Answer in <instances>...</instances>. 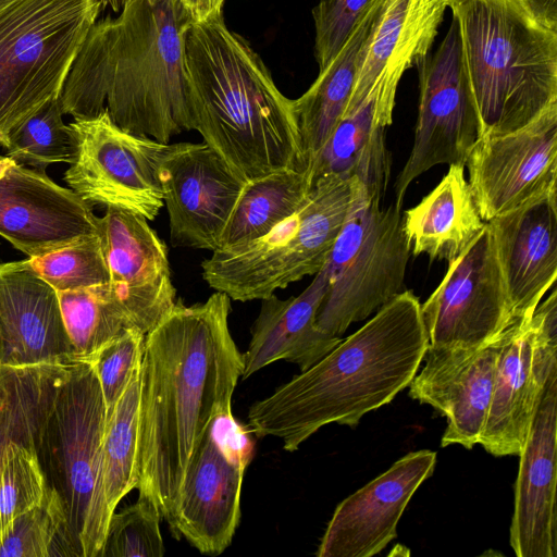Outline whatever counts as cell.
<instances>
[{
    "label": "cell",
    "mask_w": 557,
    "mask_h": 557,
    "mask_svg": "<svg viewBox=\"0 0 557 557\" xmlns=\"http://www.w3.org/2000/svg\"><path fill=\"white\" fill-rule=\"evenodd\" d=\"M62 116L59 97L46 102L9 133L2 145L7 156L39 171L53 163H71L74 144Z\"/></svg>",
    "instance_id": "cell-32"
},
{
    "label": "cell",
    "mask_w": 557,
    "mask_h": 557,
    "mask_svg": "<svg viewBox=\"0 0 557 557\" xmlns=\"http://www.w3.org/2000/svg\"><path fill=\"white\" fill-rule=\"evenodd\" d=\"M496 341L480 348L428 347L424 367L409 383V396L447 419L443 447L479 444L495 370Z\"/></svg>",
    "instance_id": "cell-22"
},
{
    "label": "cell",
    "mask_w": 557,
    "mask_h": 557,
    "mask_svg": "<svg viewBox=\"0 0 557 557\" xmlns=\"http://www.w3.org/2000/svg\"><path fill=\"white\" fill-rule=\"evenodd\" d=\"M36 435L9 442L0 456V536L17 516L46 498L45 479L35 448Z\"/></svg>",
    "instance_id": "cell-33"
},
{
    "label": "cell",
    "mask_w": 557,
    "mask_h": 557,
    "mask_svg": "<svg viewBox=\"0 0 557 557\" xmlns=\"http://www.w3.org/2000/svg\"><path fill=\"white\" fill-rule=\"evenodd\" d=\"M327 288L329 276L323 267L298 296L280 299L273 294L261 299L248 348L243 354V380L278 360L295 363L300 372L306 371L342 342L339 336L317 324Z\"/></svg>",
    "instance_id": "cell-25"
},
{
    "label": "cell",
    "mask_w": 557,
    "mask_h": 557,
    "mask_svg": "<svg viewBox=\"0 0 557 557\" xmlns=\"http://www.w3.org/2000/svg\"><path fill=\"white\" fill-rule=\"evenodd\" d=\"M193 25L223 15L225 0H180Z\"/></svg>",
    "instance_id": "cell-39"
},
{
    "label": "cell",
    "mask_w": 557,
    "mask_h": 557,
    "mask_svg": "<svg viewBox=\"0 0 557 557\" xmlns=\"http://www.w3.org/2000/svg\"><path fill=\"white\" fill-rule=\"evenodd\" d=\"M447 9L448 0H383L347 103L374 92L395 104L404 73L431 53Z\"/></svg>",
    "instance_id": "cell-24"
},
{
    "label": "cell",
    "mask_w": 557,
    "mask_h": 557,
    "mask_svg": "<svg viewBox=\"0 0 557 557\" xmlns=\"http://www.w3.org/2000/svg\"><path fill=\"white\" fill-rule=\"evenodd\" d=\"M67 363L0 366V456L9 442L35 436Z\"/></svg>",
    "instance_id": "cell-31"
},
{
    "label": "cell",
    "mask_w": 557,
    "mask_h": 557,
    "mask_svg": "<svg viewBox=\"0 0 557 557\" xmlns=\"http://www.w3.org/2000/svg\"><path fill=\"white\" fill-rule=\"evenodd\" d=\"M230 312L222 292L191 306L178 299L145 335L136 488L170 528L186 468L214 414L232 406L243 374Z\"/></svg>",
    "instance_id": "cell-1"
},
{
    "label": "cell",
    "mask_w": 557,
    "mask_h": 557,
    "mask_svg": "<svg viewBox=\"0 0 557 557\" xmlns=\"http://www.w3.org/2000/svg\"><path fill=\"white\" fill-rule=\"evenodd\" d=\"M106 208L99 218V237L109 284L135 327L147 334L176 301L168 248L144 216L119 207Z\"/></svg>",
    "instance_id": "cell-19"
},
{
    "label": "cell",
    "mask_w": 557,
    "mask_h": 557,
    "mask_svg": "<svg viewBox=\"0 0 557 557\" xmlns=\"http://www.w3.org/2000/svg\"><path fill=\"white\" fill-rule=\"evenodd\" d=\"M73 361L58 292L28 259L0 263V366Z\"/></svg>",
    "instance_id": "cell-21"
},
{
    "label": "cell",
    "mask_w": 557,
    "mask_h": 557,
    "mask_svg": "<svg viewBox=\"0 0 557 557\" xmlns=\"http://www.w3.org/2000/svg\"><path fill=\"white\" fill-rule=\"evenodd\" d=\"M311 187L309 168L283 169L246 182L218 248L265 235L301 207Z\"/></svg>",
    "instance_id": "cell-28"
},
{
    "label": "cell",
    "mask_w": 557,
    "mask_h": 557,
    "mask_svg": "<svg viewBox=\"0 0 557 557\" xmlns=\"http://www.w3.org/2000/svg\"><path fill=\"white\" fill-rule=\"evenodd\" d=\"M434 348H480L513 324L511 307L491 231H482L454 260L438 286L421 305Z\"/></svg>",
    "instance_id": "cell-14"
},
{
    "label": "cell",
    "mask_w": 557,
    "mask_h": 557,
    "mask_svg": "<svg viewBox=\"0 0 557 557\" xmlns=\"http://www.w3.org/2000/svg\"><path fill=\"white\" fill-rule=\"evenodd\" d=\"M145 335L136 327L126 329L88 360L95 368L101 387L107 418L141 362Z\"/></svg>",
    "instance_id": "cell-37"
},
{
    "label": "cell",
    "mask_w": 557,
    "mask_h": 557,
    "mask_svg": "<svg viewBox=\"0 0 557 557\" xmlns=\"http://www.w3.org/2000/svg\"><path fill=\"white\" fill-rule=\"evenodd\" d=\"M518 456L510 546L517 557H556L557 371L545 386Z\"/></svg>",
    "instance_id": "cell-20"
},
{
    "label": "cell",
    "mask_w": 557,
    "mask_h": 557,
    "mask_svg": "<svg viewBox=\"0 0 557 557\" xmlns=\"http://www.w3.org/2000/svg\"><path fill=\"white\" fill-rule=\"evenodd\" d=\"M481 137L512 133L557 106V33L520 0H448Z\"/></svg>",
    "instance_id": "cell-5"
},
{
    "label": "cell",
    "mask_w": 557,
    "mask_h": 557,
    "mask_svg": "<svg viewBox=\"0 0 557 557\" xmlns=\"http://www.w3.org/2000/svg\"><path fill=\"white\" fill-rule=\"evenodd\" d=\"M350 184V206L324 264L329 288L317 314L318 326L339 337L405 290L411 253L401 206L382 207L359 180Z\"/></svg>",
    "instance_id": "cell-9"
},
{
    "label": "cell",
    "mask_w": 557,
    "mask_h": 557,
    "mask_svg": "<svg viewBox=\"0 0 557 557\" xmlns=\"http://www.w3.org/2000/svg\"><path fill=\"white\" fill-rule=\"evenodd\" d=\"M103 0H17L0 11V146L58 98Z\"/></svg>",
    "instance_id": "cell-8"
},
{
    "label": "cell",
    "mask_w": 557,
    "mask_h": 557,
    "mask_svg": "<svg viewBox=\"0 0 557 557\" xmlns=\"http://www.w3.org/2000/svg\"><path fill=\"white\" fill-rule=\"evenodd\" d=\"M74 157L64 181L89 203L119 207L152 221L163 202L159 177L169 144L131 134L104 109L69 124Z\"/></svg>",
    "instance_id": "cell-12"
},
{
    "label": "cell",
    "mask_w": 557,
    "mask_h": 557,
    "mask_svg": "<svg viewBox=\"0 0 557 557\" xmlns=\"http://www.w3.org/2000/svg\"><path fill=\"white\" fill-rule=\"evenodd\" d=\"M351 200L350 180L324 175L301 207L253 240L218 248L201 263L202 276L231 299H264L326 263Z\"/></svg>",
    "instance_id": "cell-7"
},
{
    "label": "cell",
    "mask_w": 557,
    "mask_h": 557,
    "mask_svg": "<svg viewBox=\"0 0 557 557\" xmlns=\"http://www.w3.org/2000/svg\"><path fill=\"white\" fill-rule=\"evenodd\" d=\"M185 65L193 128L239 178L308 168L294 100L223 15L190 27Z\"/></svg>",
    "instance_id": "cell-4"
},
{
    "label": "cell",
    "mask_w": 557,
    "mask_h": 557,
    "mask_svg": "<svg viewBox=\"0 0 557 557\" xmlns=\"http://www.w3.org/2000/svg\"><path fill=\"white\" fill-rule=\"evenodd\" d=\"M491 401L479 444L495 457L518 456L545 386L557 371V289L531 317L496 339Z\"/></svg>",
    "instance_id": "cell-11"
},
{
    "label": "cell",
    "mask_w": 557,
    "mask_h": 557,
    "mask_svg": "<svg viewBox=\"0 0 557 557\" xmlns=\"http://www.w3.org/2000/svg\"><path fill=\"white\" fill-rule=\"evenodd\" d=\"M17 0H0V11Z\"/></svg>",
    "instance_id": "cell-43"
},
{
    "label": "cell",
    "mask_w": 557,
    "mask_h": 557,
    "mask_svg": "<svg viewBox=\"0 0 557 557\" xmlns=\"http://www.w3.org/2000/svg\"><path fill=\"white\" fill-rule=\"evenodd\" d=\"M428 347L421 304L405 289L312 367L255 401L250 431L293 453L326 424L354 428L409 385Z\"/></svg>",
    "instance_id": "cell-3"
},
{
    "label": "cell",
    "mask_w": 557,
    "mask_h": 557,
    "mask_svg": "<svg viewBox=\"0 0 557 557\" xmlns=\"http://www.w3.org/2000/svg\"><path fill=\"white\" fill-rule=\"evenodd\" d=\"M193 23L180 0H125L91 26L59 95L63 114L108 111L122 129L159 143L191 131L185 40Z\"/></svg>",
    "instance_id": "cell-2"
},
{
    "label": "cell",
    "mask_w": 557,
    "mask_h": 557,
    "mask_svg": "<svg viewBox=\"0 0 557 557\" xmlns=\"http://www.w3.org/2000/svg\"><path fill=\"white\" fill-rule=\"evenodd\" d=\"M520 1L536 22L557 33V0Z\"/></svg>",
    "instance_id": "cell-40"
},
{
    "label": "cell",
    "mask_w": 557,
    "mask_h": 557,
    "mask_svg": "<svg viewBox=\"0 0 557 557\" xmlns=\"http://www.w3.org/2000/svg\"><path fill=\"white\" fill-rule=\"evenodd\" d=\"M99 235V218L73 189L21 163L0 178V236L29 258Z\"/></svg>",
    "instance_id": "cell-17"
},
{
    "label": "cell",
    "mask_w": 557,
    "mask_h": 557,
    "mask_svg": "<svg viewBox=\"0 0 557 557\" xmlns=\"http://www.w3.org/2000/svg\"><path fill=\"white\" fill-rule=\"evenodd\" d=\"M513 323L532 315L557 278V193L539 196L487 222Z\"/></svg>",
    "instance_id": "cell-23"
},
{
    "label": "cell",
    "mask_w": 557,
    "mask_h": 557,
    "mask_svg": "<svg viewBox=\"0 0 557 557\" xmlns=\"http://www.w3.org/2000/svg\"><path fill=\"white\" fill-rule=\"evenodd\" d=\"M383 0H374L358 21L342 49L319 72L317 79L294 100L308 168L331 136L351 95L363 46L381 12Z\"/></svg>",
    "instance_id": "cell-27"
},
{
    "label": "cell",
    "mask_w": 557,
    "mask_h": 557,
    "mask_svg": "<svg viewBox=\"0 0 557 557\" xmlns=\"http://www.w3.org/2000/svg\"><path fill=\"white\" fill-rule=\"evenodd\" d=\"M140 364L107 418L102 440V487L112 515L121 499L138 484Z\"/></svg>",
    "instance_id": "cell-29"
},
{
    "label": "cell",
    "mask_w": 557,
    "mask_h": 557,
    "mask_svg": "<svg viewBox=\"0 0 557 557\" xmlns=\"http://www.w3.org/2000/svg\"><path fill=\"white\" fill-rule=\"evenodd\" d=\"M107 410L90 361L66 364L36 435V455L47 496L60 507L64 527L58 556L99 557L111 518L102 487V440Z\"/></svg>",
    "instance_id": "cell-6"
},
{
    "label": "cell",
    "mask_w": 557,
    "mask_h": 557,
    "mask_svg": "<svg viewBox=\"0 0 557 557\" xmlns=\"http://www.w3.org/2000/svg\"><path fill=\"white\" fill-rule=\"evenodd\" d=\"M435 465V451L409 453L342 500L315 555L371 557L382 552L396 537L406 507L419 486L433 474Z\"/></svg>",
    "instance_id": "cell-18"
},
{
    "label": "cell",
    "mask_w": 557,
    "mask_h": 557,
    "mask_svg": "<svg viewBox=\"0 0 557 557\" xmlns=\"http://www.w3.org/2000/svg\"><path fill=\"white\" fill-rule=\"evenodd\" d=\"M465 166L485 222L556 191L557 106L512 133L480 137Z\"/></svg>",
    "instance_id": "cell-15"
},
{
    "label": "cell",
    "mask_w": 557,
    "mask_h": 557,
    "mask_svg": "<svg viewBox=\"0 0 557 557\" xmlns=\"http://www.w3.org/2000/svg\"><path fill=\"white\" fill-rule=\"evenodd\" d=\"M63 527L60 507L46 496L42 503L17 516L0 536V557L58 556Z\"/></svg>",
    "instance_id": "cell-36"
},
{
    "label": "cell",
    "mask_w": 557,
    "mask_h": 557,
    "mask_svg": "<svg viewBox=\"0 0 557 557\" xmlns=\"http://www.w3.org/2000/svg\"><path fill=\"white\" fill-rule=\"evenodd\" d=\"M159 177L172 245L215 250L246 182L205 143L169 144Z\"/></svg>",
    "instance_id": "cell-16"
},
{
    "label": "cell",
    "mask_w": 557,
    "mask_h": 557,
    "mask_svg": "<svg viewBox=\"0 0 557 557\" xmlns=\"http://www.w3.org/2000/svg\"><path fill=\"white\" fill-rule=\"evenodd\" d=\"M419 110L409 158L395 184V203L403 206L414 178L437 164L466 165L481 137V126L465 73L459 28L453 18L434 53L418 65Z\"/></svg>",
    "instance_id": "cell-13"
},
{
    "label": "cell",
    "mask_w": 557,
    "mask_h": 557,
    "mask_svg": "<svg viewBox=\"0 0 557 557\" xmlns=\"http://www.w3.org/2000/svg\"><path fill=\"white\" fill-rule=\"evenodd\" d=\"M61 312L75 352V361H88L133 320L109 283L58 292Z\"/></svg>",
    "instance_id": "cell-30"
},
{
    "label": "cell",
    "mask_w": 557,
    "mask_h": 557,
    "mask_svg": "<svg viewBox=\"0 0 557 557\" xmlns=\"http://www.w3.org/2000/svg\"><path fill=\"white\" fill-rule=\"evenodd\" d=\"M28 262L57 292L76 290L110 281L99 235L29 258Z\"/></svg>",
    "instance_id": "cell-34"
},
{
    "label": "cell",
    "mask_w": 557,
    "mask_h": 557,
    "mask_svg": "<svg viewBox=\"0 0 557 557\" xmlns=\"http://www.w3.org/2000/svg\"><path fill=\"white\" fill-rule=\"evenodd\" d=\"M16 161L11 159L8 156H0V178L4 176V174L8 172V170L13 166Z\"/></svg>",
    "instance_id": "cell-41"
},
{
    "label": "cell",
    "mask_w": 557,
    "mask_h": 557,
    "mask_svg": "<svg viewBox=\"0 0 557 557\" xmlns=\"http://www.w3.org/2000/svg\"><path fill=\"white\" fill-rule=\"evenodd\" d=\"M250 431L232 406L212 418L195 450L180 488L171 532L201 554L218 556L232 543L240 520V494L253 457Z\"/></svg>",
    "instance_id": "cell-10"
},
{
    "label": "cell",
    "mask_w": 557,
    "mask_h": 557,
    "mask_svg": "<svg viewBox=\"0 0 557 557\" xmlns=\"http://www.w3.org/2000/svg\"><path fill=\"white\" fill-rule=\"evenodd\" d=\"M161 519L158 507L138 496L134 504L112 513L99 557H162Z\"/></svg>",
    "instance_id": "cell-35"
},
{
    "label": "cell",
    "mask_w": 557,
    "mask_h": 557,
    "mask_svg": "<svg viewBox=\"0 0 557 557\" xmlns=\"http://www.w3.org/2000/svg\"><path fill=\"white\" fill-rule=\"evenodd\" d=\"M374 0H321L311 11L314 22V57L319 72L342 49L354 27Z\"/></svg>",
    "instance_id": "cell-38"
},
{
    "label": "cell",
    "mask_w": 557,
    "mask_h": 557,
    "mask_svg": "<svg viewBox=\"0 0 557 557\" xmlns=\"http://www.w3.org/2000/svg\"><path fill=\"white\" fill-rule=\"evenodd\" d=\"M106 5H110V8L114 11V12H120L123 4H124V1L125 0H103Z\"/></svg>",
    "instance_id": "cell-42"
},
{
    "label": "cell",
    "mask_w": 557,
    "mask_h": 557,
    "mask_svg": "<svg viewBox=\"0 0 557 557\" xmlns=\"http://www.w3.org/2000/svg\"><path fill=\"white\" fill-rule=\"evenodd\" d=\"M484 225L462 164H450L436 187L403 214L411 255L431 260H454Z\"/></svg>",
    "instance_id": "cell-26"
}]
</instances>
